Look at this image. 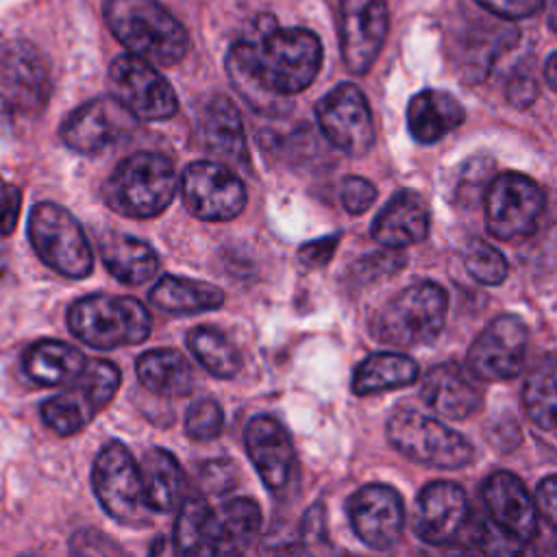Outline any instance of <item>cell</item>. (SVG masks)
<instances>
[{"mask_svg": "<svg viewBox=\"0 0 557 557\" xmlns=\"http://www.w3.org/2000/svg\"><path fill=\"white\" fill-rule=\"evenodd\" d=\"M28 239L37 257L67 278H85L94 255L78 220L54 202H37L28 215Z\"/></svg>", "mask_w": 557, "mask_h": 557, "instance_id": "obj_7", "label": "cell"}, {"mask_svg": "<svg viewBox=\"0 0 557 557\" xmlns=\"http://www.w3.org/2000/svg\"><path fill=\"white\" fill-rule=\"evenodd\" d=\"M468 520V498L459 483L431 481L416 496L413 531L426 544H450Z\"/></svg>", "mask_w": 557, "mask_h": 557, "instance_id": "obj_20", "label": "cell"}, {"mask_svg": "<svg viewBox=\"0 0 557 557\" xmlns=\"http://www.w3.org/2000/svg\"><path fill=\"white\" fill-rule=\"evenodd\" d=\"M137 120L113 98L100 96L76 107L59 128L63 144L81 154H98L128 137Z\"/></svg>", "mask_w": 557, "mask_h": 557, "instance_id": "obj_15", "label": "cell"}, {"mask_svg": "<svg viewBox=\"0 0 557 557\" xmlns=\"http://www.w3.org/2000/svg\"><path fill=\"white\" fill-rule=\"evenodd\" d=\"M120 370L107 359H91L85 363L81 376L70 385V394L81 403L89 418L102 411L120 387Z\"/></svg>", "mask_w": 557, "mask_h": 557, "instance_id": "obj_35", "label": "cell"}, {"mask_svg": "<svg viewBox=\"0 0 557 557\" xmlns=\"http://www.w3.org/2000/svg\"><path fill=\"white\" fill-rule=\"evenodd\" d=\"M385 431L389 444L403 457L422 466L457 470L474 459L472 444L459 431L416 409L394 411Z\"/></svg>", "mask_w": 557, "mask_h": 557, "instance_id": "obj_6", "label": "cell"}, {"mask_svg": "<svg viewBox=\"0 0 557 557\" xmlns=\"http://www.w3.org/2000/svg\"><path fill=\"white\" fill-rule=\"evenodd\" d=\"M137 466L148 509L152 513L174 511L187 496V479L178 459L165 448H148Z\"/></svg>", "mask_w": 557, "mask_h": 557, "instance_id": "obj_25", "label": "cell"}, {"mask_svg": "<svg viewBox=\"0 0 557 557\" xmlns=\"http://www.w3.org/2000/svg\"><path fill=\"white\" fill-rule=\"evenodd\" d=\"M315 120L333 148L348 157L366 154L374 144V122L366 96L352 83H339L315 102Z\"/></svg>", "mask_w": 557, "mask_h": 557, "instance_id": "obj_11", "label": "cell"}, {"mask_svg": "<svg viewBox=\"0 0 557 557\" xmlns=\"http://www.w3.org/2000/svg\"><path fill=\"white\" fill-rule=\"evenodd\" d=\"M248 459L270 492H281L296 470V450L285 426L272 416H255L244 431Z\"/></svg>", "mask_w": 557, "mask_h": 557, "instance_id": "obj_19", "label": "cell"}, {"mask_svg": "<svg viewBox=\"0 0 557 557\" xmlns=\"http://www.w3.org/2000/svg\"><path fill=\"white\" fill-rule=\"evenodd\" d=\"M429 233V207L413 189L396 191L372 222V237L389 248L418 244Z\"/></svg>", "mask_w": 557, "mask_h": 557, "instance_id": "obj_23", "label": "cell"}, {"mask_svg": "<svg viewBox=\"0 0 557 557\" xmlns=\"http://www.w3.org/2000/svg\"><path fill=\"white\" fill-rule=\"evenodd\" d=\"M139 383L157 396L181 398L194 389V370L189 361L172 348L146 350L137 359Z\"/></svg>", "mask_w": 557, "mask_h": 557, "instance_id": "obj_29", "label": "cell"}, {"mask_svg": "<svg viewBox=\"0 0 557 557\" xmlns=\"http://www.w3.org/2000/svg\"><path fill=\"white\" fill-rule=\"evenodd\" d=\"M352 531L374 550L392 548L405 529V507L400 494L383 483H368L348 498Z\"/></svg>", "mask_w": 557, "mask_h": 557, "instance_id": "obj_17", "label": "cell"}, {"mask_svg": "<svg viewBox=\"0 0 557 557\" xmlns=\"http://www.w3.org/2000/svg\"><path fill=\"white\" fill-rule=\"evenodd\" d=\"M187 346L196 361L218 379H233L242 368L237 346L213 326H196L187 333Z\"/></svg>", "mask_w": 557, "mask_h": 557, "instance_id": "obj_34", "label": "cell"}, {"mask_svg": "<svg viewBox=\"0 0 557 557\" xmlns=\"http://www.w3.org/2000/svg\"><path fill=\"white\" fill-rule=\"evenodd\" d=\"M405 263V259L392 250L383 252V255H372V257H366L361 259L352 270L355 274H359V278L368 281L372 276H387V274H394L400 265Z\"/></svg>", "mask_w": 557, "mask_h": 557, "instance_id": "obj_46", "label": "cell"}, {"mask_svg": "<svg viewBox=\"0 0 557 557\" xmlns=\"http://www.w3.org/2000/svg\"><path fill=\"white\" fill-rule=\"evenodd\" d=\"M200 481L207 492L226 494V492L235 490V485L239 481V472L231 459H211V461L202 463Z\"/></svg>", "mask_w": 557, "mask_h": 557, "instance_id": "obj_42", "label": "cell"}, {"mask_svg": "<svg viewBox=\"0 0 557 557\" xmlns=\"http://www.w3.org/2000/svg\"><path fill=\"white\" fill-rule=\"evenodd\" d=\"M420 398L440 418L466 420L483 407V387L463 366L444 361L422 376Z\"/></svg>", "mask_w": 557, "mask_h": 557, "instance_id": "obj_21", "label": "cell"}, {"mask_svg": "<svg viewBox=\"0 0 557 557\" xmlns=\"http://www.w3.org/2000/svg\"><path fill=\"white\" fill-rule=\"evenodd\" d=\"M102 13L128 54L150 65H174L189 50L185 26L159 0H107Z\"/></svg>", "mask_w": 557, "mask_h": 557, "instance_id": "obj_2", "label": "cell"}, {"mask_svg": "<svg viewBox=\"0 0 557 557\" xmlns=\"http://www.w3.org/2000/svg\"><path fill=\"white\" fill-rule=\"evenodd\" d=\"M348 557H361V555H348Z\"/></svg>", "mask_w": 557, "mask_h": 557, "instance_id": "obj_55", "label": "cell"}, {"mask_svg": "<svg viewBox=\"0 0 557 557\" xmlns=\"http://www.w3.org/2000/svg\"><path fill=\"white\" fill-rule=\"evenodd\" d=\"M176 170L165 154L135 152L117 163L102 185L109 209L126 218H154L172 202Z\"/></svg>", "mask_w": 557, "mask_h": 557, "instance_id": "obj_3", "label": "cell"}, {"mask_svg": "<svg viewBox=\"0 0 557 557\" xmlns=\"http://www.w3.org/2000/svg\"><path fill=\"white\" fill-rule=\"evenodd\" d=\"M533 503L537 509V518H544V522L548 527H555V522H557V481L553 474H548L546 479L540 481Z\"/></svg>", "mask_w": 557, "mask_h": 557, "instance_id": "obj_48", "label": "cell"}, {"mask_svg": "<svg viewBox=\"0 0 557 557\" xmlns=\"http://www.w3.org/2000/svg\"><path fill=\"white\" fill-rule=\"evenodd\" d=\"M261 507L252 498H231L209 511L194 557H242L261 531Z\"/></svg>", "mask_w": 557, "mask_h": 557, "instance_id": "obj_18", "label": "cell"}, {"mask_svg": "<svg viewBox=\"0 0 557 557\" xmlns=\"http://www.w3.org/2000/svg\"><path fill=\"white\" fill-rule=\"evenodd\" d=\"M70 550L74 557H131L124 546L94 527L78 529L70 540Z\"/></svg>", "mask_w": 557, "mask_h": 557, "instance_id": "obj_41", "label": "cell"}, {"mask_svg": "<svg viewBox=\"0 0 557 557\" xmlns=\"http://www.w3.org/2000/svg\"><path fill=\"white\" fill-rule=\"evenodd\" d=\"M544 213V191L527 174H498L485 191V228L496 239L529 237Z\"/></svg>", "mask_w": 557, "mask_h": 557, "instance_id": "obj_9", "label": "cell"}, {"mask_svg": "<svg viewBox=\"0 0 557 557\" xmlns=\"http://www.w3.org/2000/svg\"><path fill=\"white\" fill-rule=\"evenodd\" d=\"M111 96L135 120H168L176 113L178 100L172 85L144 59L120 54L109 67Z\"/></svg>", "mask_w": 557, "mask_h": 557, "instance_id": "obj_10", "label": "cell"}, {"mask_svg": "<svg viewBox=\"0 0 557 557\" xmlns=\"http://www.w3.org/2000/svg\"><path fill=\"white\" fill-rule=\"evenodd\" d=\"M481 494L492 522L529 542L537 535V509L520 476L496 470L483 481Z\"/></svg>", "mask_w": 557, "mask_h": 557, "instance_id": "obj_22", "label": "cell"}, {"mask_svg": "<svg viewBox=\"0 0 557 557\" xmlns=\"http://www.w3.org/2000/svg\"><path fill=\"white\" fill-rule=\"evenodd\" d=\"M207 152L228 165H246L248 148L244 122L237 107L226 96H215L207 102L200 120Z\"/></svg>", "mask_w": 557, "mask_h": 557, "instance_id": "obj_24", "label": "cell"}, {"mask_svg": "<svg viewBox=\"0 0 557 557\" xmlns=\"http://www.w3.org/2000/svg\"><path fill=\"white\" fill-rule=\"evenodd\" d=\"M474 2L503 20L531 17L544 7V0H474Z\"/></svg>", "mask_w": 557, "mask_h": 557, "instance_id": "obj_44", "label": "cell"}, {"mask_svg": "<svg viewBox=\"0 0 557 557\" xmlns=\"http://www.w3.org/2000/svg\"><path fill=\"white\" fill-rule=\"evenodd\" d=\"M418 363L403 352H372L352 374V392L357 396H372L387 389L407 387L418 381Z\"/></svg>", "mask_w": 557, "mask_h": 557, "instance_id": "obj_31", "label": "cell"}, {"mask_svg": "<svg viewBox=\"0 0 557 557\" xmlns=\"http://www.w3.org/2000/svg\"><path fill=\"white\" fill-rule=\"evenodd\" d=\"M555 65H557V61H555V54L550 52L548 54V59H546V65H544V74H546V83H548V87L550 89H555Z\"/></svg>", "mask_w": 557, "mask_h": 557, "instance_id": "obj_52", "label": "cell"}, {"mask_svg": "<svg viewBox=\"0 0 557 557\" xmlns=\"http://www.w3.org/2000/svg\"><path fill=\"white\" fill-rule=\"evenodd\" d=\"M261 557H305V548L296 537H270L261 548Z\"/></svg>", "mask_w": 557, "mask_h": 557, "instance_id": "obj_50", "label": "cell"}, {"mask_svg": "<svg viewBox=\"0 0 557 557\" xmlns=\"http://www.w3.org/2000/svg\"><path fill=\"white\" fill-rule=\"evenodd\" d=\"M150 302L168 313H200L222 307L224 292L205 281L165 274L150 289Z\"/></svg>", "mask_w": 557, "mask_h": 557, "instance_id": "obj_32", "label": "cell"}, {"mask_svg": "<svg viewBox=\"0 0 557 557\" xmlns=\"http://www.w3.org/2000/svg\"><path fill=\"white\" fill-rule=\"evenodd\" d=\"M91 485L102 509L126 527H148L152 511L146 505L139 466L131 450L117 442H107L96 455Z\"/></svg>", "mask_w": 557, "mask_h": 557, "instance_id": "obj_8", "label": "cell"}, {"mask_svg": "<svg viewBox=\"0 0 557 557\" xmlns=\"http://www.w3.org/2000/svg\"><path fill=\"white\" fill-rule=\"evenodd\" d=\"M181 194L187 211L200 220L222 222L237 218L246 207V185L226 165L194 161L183 170Z\"/></svg>", "mask_w": 557, "mask_h": 557, "instance_id": "obj_12", "label": "cell"}, {"mask_svg": "<svg viewBox=\"0 0 557 557\" xmlns=\"http://www.w3.org/2000/svg\"><path fill=\"white\" fill-rule=\"evenodd\" d=\"M555 357L546 352L524 376L522 407L533 424L544 431L555 429Z\"/></svg>", "mask_w": 557, "mask_h": 557, "instance_id": "obj_33", "label": "cell"}, {"mask_svg": "<svg viewBox=\"0 0 557 557\" xmlns=\"http://www.w3.org/2000/svg\"><path fill=\"white\" fill-rule=\"evenodd\" d=\"M209 511H211V507L207 505V500L202 496H189V494L176 507V522H174L172 540L187 557H194L200 546Z\"/></svg>", "mask_w": 557, "mask_h": 557, "instance_id": "obj_36", "label": "cell"}, {"mask_svg": "<svg viewBox=\"0 0 557 557\" xmlns=\"http://www.w3.org/2000/svg\"><path fill=\"white\" fill-rule=\"evenodd\" d=\"M20 207H22L20 187L0 178V235H11L15 231Z\"/></svg>", "mask_w": 557, "mask_h": 557, "instance_id": "obj_45", "label": "cell"}, {"mask_svg": "<svg viewBox=\"0 0 557 557\" xmlns=\"http://www.w3.org/2000/svg\"><path fill=\"white\" fill-rule=\"evenodd\" d=\"M41 420L50 431H54L61 437H67V435H76L81 429H85V424L91 418L87 416V411L81 407V403L70 392H63V394L48 398L41 405Z\"/></svg>", "mask_w": 557, "mask_h": 557, "instance_id": "obj_38", "label": "cell"}, {"mask_svg": "<svg viewBox=\"0 0 557 557\" xmlns=\"http://www.w3.org/2000/svg\"><path fill=\"white\" fill-rule=\"evenodd\" d=\"M85 363L87 359L78 348L59 339H39L24 352L26 376L46 387L72 385Z\"/></svg>", "mask_w": 557, "mask_h": 557, "instance_id": "obj_28", "label": "cell"}, {"mask_svg": "<svg viewBox=\"0 0 557 557\" xmlns=\"http://www.w3.org/2000/svg\"><path fill=\"white\" fill-rule=\"evenodd\" d=\"M339 235H326L322 239L315 242H307L298 248V259L307 265V268H320L326 265L337 248Z\"/></svg>", "mask_w": 557, "mask_h": 557, "instance_id": "obj_47", "label": "cell"}, {"mask_svg": "<svg viewBox=\"0 0 557 557\" xmlns=\"http://www.w3.org/2000/svg\"><path fill=\"white\" fill-rule=\"evenodd\" d=\"M74 337L98 350L141 344L152 329L148 309L131 296L91 294L78 298L67 311Z\"/></svg>", "mask_w": 557, "mask_h": 557, "instance_id": "obj_4", "label": "cell"}, {"mask_svg": "<svg viewBox=\"0 0 557 557\" xmlns=\"http://www.w3.org/2000/svg\"><path fill=\"white\" fill-rule=\"evenodd\" d=\"M466 111L461 102L442 89H424L409 100L407 126L416 141L435 144L463 124Z\"/></svg>", "mask_w": 557, "mask_h": 557, "instance_id": "obj_26", "label": "cell"}, {"mask_svg": "<svg viewBox=\"0 0 557 557\" xmlns=\"http://www.w3.org/2000/svg\"><path fill=\"white\" fill-rule=\"evenodd\" d=\"M50 96V72L28 41H13L0 57V109L7 115H35Z\"/></svg>", "mask_w": 557, "mask_h": 557, "instance_id": "obj_14", "label": "cell"}, {"mask_svg": "<svg viewBox=\"0 0 557 557\" xmlns=\"http://www.w3.org/2000/svg\"><path fill=\"white\" fill-rule=\"evenodd\" d=\"M376 200V187L363 176H346L342 183V205L348 213L359 215Z\"/></svg>", "mask_w": 557, "mask_h": 557, "instance_id": "obj_43", "label": "cell"}, {"mask_svg": "<svg viewBox=\"0 0 557 557\" xmlns=\"http://www.w3.org/2000/svg\"><path fill=\"white\" fill-rule=\"evenodd\" d=\"M463 265L468 274L483 285H500L507 276V259L483 239H472L466 246Z\"/></svg>", "mask_w": 557, "mask_h": 557, "instance_id": "obj_39", "label": "cell"}, {"mask_svg": "<svg viewBox=\"0 0 557 557\" xmlns=\"http://www.w3.org/2000/svg\"><path fill=\"white\" fill-rule=\"evenodd\" d=\"M446 557H472V555H468L466 550H455V553H450V555H446Z\"/></svg>", "mask_w": 557, "mask_h": 557, "instance_id": "obj_53", "label": "cell"}, {"mask_svg": "<svg viewBox=\"0 0 557 557\" xmlns=\"http://www.w3.org/2000/svg\"><path fill=\"white\" fill-rule=\"evenodd\" d=\"M479 30H472L463 37V44H459V70L466 83H479L483 81L498 54L511 46L518 39V30L503 24H479Z\"/></svg>", "mask_w": 557, "mask_h": 557, "instance_id": "obj_30", "label": "cell"}, {"mask_svg": "<svg viewBox=\"0 0 557 557\" xmlns=\"http://www.w3.org/2000/svg\"><path fill=\"white\" fill-rule=\"evenodd\" d=\"M529 331L522 318L503 313L494 318L468 348L466 370L485 383L507 381L520 374L527 355Z\"/></svg>", "mask_w": 557, "mask_h": 557, "instance_id": "obj_13", "label": "cell"}, {"mask_svg": "<svg viewBox=\"0 0 557 557\" xmlns=\"http://www.w3.org/2000/svg\"><path fill=\"white\" fill-rule=\"evenodd\" d=\"M389 26L387 0H339V46L346 67L361 76L379 59Z\"/></svg>", "mask_w": 557, "mask_h": 557, "instance_id": "obj_16", "label": "cell"}, {"mask_svg": "<svg viewBox=\"0 0 557 557\" xmlns=\"http://www.w3.org/2000/svg\"><path fill=\"white\" fill-rule=\"evenodd\" d=\"M474 537L476 546L485 557H537L529 540L518 537L516 533L492 522L490 518L479 522Z\"/></svg>", "mask_w": 557, "mask_h": 557, "instance_id": "obj_37", "label": "cell"}, {"mask_svg": "<svg viewBox=\"0 0 557 557\" xmlns=\"http://www.w3.org/2000/svg\"><path fill=\"white\" fill-rule=\"evenodd\" d=\"M322 65V44L309 28H283L270 13L257 15L248 37L226 54V74L239 96L263 115H281L289 96L307 89Z\"/></svg>", "mask_w": 557, "mask_h": 557, "instance_id": "obj_1", "label": "cell"}, {"mask_svg": "<svg viewBox=\"0 0 557 557\" xmlns=\"http://www.w3.org/2000/svg\"><path fill=\"white\" fill-rule=\"evenodd\" d=\"M20 557H41V555H33V553H28V555H20Z\"/></svg>", "mask_w": 557, "mask_h": 557, "instance_id": "obj_54", "label": "cell"}, {"mask_svg": "<svg viewBox=\"0 0 557 557\" xmlns=\"http://www.w3.org/2000/svg\"><path fill=\"white\" fill-rule=\"evenodd\" d=\"M448 296L433 281H420L385 302L379 311L372 335L389 346L409 348L433 342L444 329Z\"/></svg>", "mask_w": 557, "mask_h": 557, "instance_id": "obj_5", "label": "cell"}, {"mask_svg": "<svg viewBox=\"0 0 557 557\" xmlns=\"http://www.w3.org/2000/svg\"><path fill=\"white\" fill-rule=\"evenodd\" d=\"M102 263L126 285H141L159 270L157 252L141 239L128 233H107L98 242Z\"/></svg>", "mask_w": 557, "mask_h": 557, "instance_id": "obj_27", "label": "cell"}, {"mask_svg": "<svg viewBox=\"0 0 557 557\" xmlns=\"http://www.w3.org/2000/svg\"><path fill=\"white\" fill-rule=\"evenodd\" d=\"M507 100L516 107V109H527L535 96H537V83L531 74H516L511 76V81L507 83Z\"/></svg>", "mask_w": 557, "mask_h": 557, "instance_id": "obj_49", "label": "cell"}, {"mask_svg": "<svg viewBox=\"0 0 557 557\" xmlns=\"http://www.w3.org/2000/svg\"><path fill=\"white\" fill-rule=\"evenodd\" d=\"M224 413L218 400L213 398H200L189 405L185 416V431L196 442H209L215 440L222 431Z\"/></svg>", "mask_w": 557, "mask_h": 557, "instance_id": "obj_40", "label": "cell"}, {"mask_svg": "<svg viewBox=\"0 0 557 557\" xmlns=\"http://www.w3.org/2000/svg\"><path fill=\"white\" fill-rule=\"evenodd\" d=\"M148 557H187V555L176 546V542H174L172 537L159 535V537L152 542Z\"/></svg>", "mask_w": 557, "mask_h": 557, "instance_id": "obj_51", "label": "cell"}]
</instances>
